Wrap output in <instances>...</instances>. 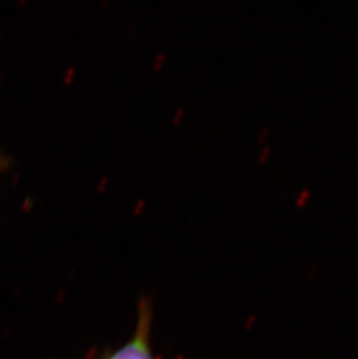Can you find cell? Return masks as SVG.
<instances>
[{
    "label": "cell",
    "instance_id": "cell-1",
    "mask_svg": "<svg viewBox=\"0 0 358 359\" xmlns=\"http://www.w3.org/2000/svg\"><path fill=\"white\" fill-rule=\"evenodd\" d=\"M152 309L148 299L140 302L138 322L132 339L114 353L100 359H157L154 356L150 344Z\"/></svg>",
    "mask_w": 358,
    "mask_h": 359
},
{
    "label": "cell",
    "instance_id": "cell-2",
    "mask_svg": "<svg viewBox=\"0 0 358 359\" xmlns=\"http://www.w3.org/2000/svg\"><path fill=\"white\" fill-rule=\"evenodd\" d=\"M310 198H311V191L308 190V189H304V190L301 191L300 194H298L297 198H296L297 206H306V203H308Z\"/></svg>",
    "mask_w": 358,
    "mask_h": 359
},
{
    "label": "cell",
    "instance_id": "cell-3",
    "mask_svg": "<svg viewBox=\"0 0 358 359\" xmlns=\"http://www.w3.org/2000/svg\"><path fill=\"white\" fill-rule=\"evenodd\" d=\"M7 165H8V162H7L6 158H5V157H4L1 154H0V171H1L3 169H5Z\"/></svg>",
    "mask_w": 358,
    "mask_h": 359
}]
</instances>
